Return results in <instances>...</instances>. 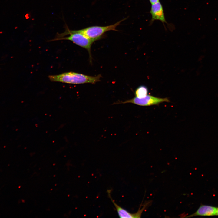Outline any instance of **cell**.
Masks as SVG:
<instances>
[{"label":"cell","mask_w":218,"mask_h":218,"mask_svg":"<svg viewBox=\"0 0 218 218\" xmlns=\"http://www.w3.org/2000/svg\"><path fill=\"white\" fill-rule=\"evenodd\" d=\"M49 80L52 82H60L73 84L85 83L95 84L100 81L101 75L93 76L74 72H64L56 75L48 76Z\"/></svg>","instance_id":"obj_1"},{"label":"cell","mask_w":218,"mask_h":218,"mask_svg":"<svg viewBox=\"0 0 218 218\" xmlns=\"http://www.w3.org/2000/svg\"><path fill=\"white\" fill-rule=\"evenodd\" d=\"M55 39L50 41L59 40H68L71 41L75 44L86 49L88 51L91 59V47L94 41L91 39L78 30H71L68 28L64 33L58 34Z\"/></svg>","instance_id":"obj_2"},{"label":"cell","mask_w":218,"mask_h":218,"mask_svg":"<svg viewBox=\"0 0 218 218\" xmlns=\"http://www.w3.org/2000/svg\"><path fill=\"white\" fill-rule=\"evenodd\" d=\"M126 19H123L112 25L104 26H91L78 30L91 39L95 41L101 38L103 35L107 31H117L116 29V27Z\"/></svg>","instance_id":"obj_3"},{"label":"cell","mask_w":218,"mask_h":218,"mask_svg":"<svg viewBox=\"0 0 218 218\" xmlns=\"http://www.w3.org/2000/svg\"><path fill=\"white\" fill-rule=\"evenodd\" d=\"M170 101L169 99L167 97L161 98L150 95H147L143 98H138L135 97L132 99L123 101L117 102L114 104L131 103L140 106H147L154 105H158L161 103L164 102H169Z\"/></svg>","instance_id":"obj_4"},{"label":"cell","mask_w":218,"mask_h":218,"mask_svg":"<svg viewBox=\"0 0 218 218\" xmlns=\"http://www.w3.org/2000/svg\"><path fill=\"white\" fill-rule=\"evenodd\" d=\"M107 191L108 196L120 218H140L142 212L148 207L147 204L144 203L143 206V207L141 209L139 208V210L136 213H130L117 204L112 198L110 190Z\"/></svg>","instance_id":"obj_5"},{"label":"cell","mask_w":218,"mask_h":218,"mask_svg":"<svg viewBox=\"0 0 218 218\" xmlns=\"http://www.w3.org/2000/svg\"><path fill=\"white\" fill-rule=\"evenodd\" d=\"M150 12L152 16L150 21L151 24L154 21L159 20L164 25V23L168 24L166 20L163 6L159 1L151 4Z\"/></svg>","instance_id":"obj_6"},{"label":"cell","mask_w":218,"mask_h":218,"mask_svg":"<svg viewBox=\"0 0 218 218\" xmlns=\"http://www.w3.org/2000/svg\"><path fill=\"white\" fill-rule=\"evenodd\" d=\"M217 208L211 206L201 205L193 213L185 217H191L196 216H213L216 215Z\"/></svg>","instance_id":"obj_7"},{"label":"cell","mask_w":218,"mask_h":218,"mask_svg":"<svg viewBox=\"0 0 218 218\" xmlns=\"http://www.w3.org/2000/svg\"><path fill=\"white\" fill-rule=\"evenodd\" d=\"M148 92V89L147 87L141 85L138 87L136 89L135 91V95L137 97L143 98L147 95Z\"/></svg>","instance_id":"obj_8"},{"label":"cell","mask_w":218,"mask_h":218,"mask_svg":"<svg viewBox=\"0 0 218 218\" xmlns=\"http://www.w3.org/2000/svg\"><path fill=\"white\" fill-rule=\"evenodd\" d=\"M149 1L151 4H154L159 1V0H149Z\"/></svg>","instance_id":"obj_9"},{"label":"cell","mask_w":218,"mask_h":218,"mask_svg":"<svg viewBox=\"0 0 218 218\" xmlns=\"http://www.w3.org/2000/svg\"><path fill=\"white\" fill-rule=\"evenodd\" d=\"M216 215L218 216V208H217Z\"/></svg>","instance_id":"obj_10"}]
</instances>
